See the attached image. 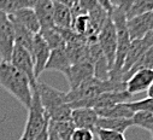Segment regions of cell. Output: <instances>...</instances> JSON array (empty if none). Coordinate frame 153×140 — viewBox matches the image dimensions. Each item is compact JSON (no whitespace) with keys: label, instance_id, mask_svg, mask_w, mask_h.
Instances as JSON below:
<instances>
[{"label":"cell","instance_id":"30bf717a","mask_svg":"<svg viewBox=\"0 0 153 140\" xmlns=\"http://www.w3.org/2000/svg\"><path fill=\"white\" fill-rule=\"evenodd\" d=\"M127 29L130 40H139L153 30V13L148 12L127 19Z\"/></svg>","mask_w":153,"mask_h":140},{"label":"cell","instance_id":"4316f807","mask_svg":"<svg viewBox=\"0 0 153 140\" xmlns=\"http://www.w3.org/2000/svg\"><path fill=\"white\" fill-rule=\"evenodd\" d=\"M126 105L133 112H137V111L153 112V99H149V98H145V99L135 100V101H127Z\"/></svg>","mask_w":153,"mask_h":140},{"label":"cell","instance_id":"2e32d148","mask_svg":"<svg viewBox=\"0 0 153 140\" xmlns=\"http://www.w3.org/2000/svg\"><path fill=\"white\" fill-rule=\"evenodd\" d=\"M13 21H16L17 23H19L21 25H23L24 28H27L29 31H31L33 34H39L40 33V23L37 19L34 10L31 7H25L22 10H18L17 12H15L13 15L10 16Z\"/></svg>","mask_w":153,"mask_h":140},{"label":"cell","instance_id":"8d00e7d4","mask_svg":"<svg viewBox=\"0 0 153 140\" xmlns=\"http://www.w3.org/2000/svg\"><path fill=\"white\" fill-rule=\"evenodd\" d=\"M152 13H153V11H152Z\"/></svg>","mask_w":153,"mask_h":140},{"label":"cell","instance_id":"484cf974","mask_svg":"<svg viewBox=\"0 0 153 140\" xmlns=\"http://www.w3.org/2000/svg\"><path fill=\"white\" fill-rule=\"evenodd\" d=\"M50 127L54 130V133L59 136L60 140H70L71 135L75 130V126L71 120L63 122H52L50 121Z\"/></svg>","mask_w":153,"mask_h":140},{"label":"cell","instance_id":"8992f818","mask_svg":"<svg viewBox=\"0 0 153 140\" xmlns=\"http://www.w3.org/2000/svg\"><path fill=\"white\" fill-rule=\"evenodd\" d=\"M15 47V34L12 22L9 15L0 11V58L10 62Z\"/></svg>","mask_w":153,"mask_h":140},{"label":"cell","instance_id":"ac0fdd59","mask_svg":"<svg viewBox=\"0 0 153 140\" xmlns=\"http://www.w3.org/2000/svg\"><path fill=\"white\" fill-rule=\"evenodd\" d=\"M11 22H12L13 34H15V45L21 46V47L25 48L27 51H29L31 53L35 34H33L31 31H29L27 28H24L23 25H21L19 23H17L16 21H13L12 18H11Z\"/></svg>","mask_w":153,"mask_h":140},{"label":"cell","instance_id":"e0dca14e","mask_svg":"<svg viewBox=\"0 0 153 140\" xmlns=\"http://www.w3.org/2000/svg\"><path fill=\"white\" fill-rule=\"evenodd\" d=\"M131 118H106V117H99L97 122L98 129H105V130H112L124 134V132L133 127ZM95 128V129H97Z\"/></svg>","mask_w":153,"mask_h":140},{"label":"cell","instance_id":"4fadbf2b","mask_svg":"<svg viewBox=\"0 0 153 140\" xmlns=\"http://www.w3.org/2000/svg\"><path fill=\"white\" fill-rule=\"evenodd\" d=\"M93 75H94L93 63L89 60H85L81 63L72 64L65 77L68 79V82L70 85V89H74L79 85H81L85 80L92 77Z\"/></svg>","mask_w":153,"mask_h":140},{"label":"cell","instance_id":"1f68e13d","mask_svg":"<svg viewBox=\"0 0 153 140\" xmlns=\"http://www.w3.org/2000/svg\"><path fill=\"white\" fill-rule=\"evenodd\" d=\"M53 3H59V4H63V5H65V6H68V7H72L74 5H75V3L77 1V0H52Z\"/></svg>","mask_w":153,"mask_h":140},{"label":"cell","instance_id":"83f0119b","mask_svg":"<svg viewBox=\"0 0 153 140\" xmlns=\"http://www.w3.org/2000/svg\"><path fill=\"white\" fill-rule=\"evenodd\" d=\"M94 134L98 136L99 140H127L124 134L112 130H105V129H95Z\"/></svg>","mask_w":153,"mask_h":140},{"label":"cell","instance_id":"7c38bea8","mask_svg":"<svg viewBox=\"0 0 153 140\" xmlns=\"http://www.w3.org/2000/svg\"><path fill=\"white\" fill-rule=\"evenodd\" d=\"M98 118L99 116L97 111L92 108H76L71 111V121L75 128L88 129L94 133Z\"/></svg>","mask_w":153,"mask_h":140},{"label":"cell","instance_id":"d4e9b609","mask_svg":"<svg viewBox=\"0 0 153 140\" xmlns=\"http://www.w3.org/2000/svg\"><path fill=\"white\" fill-rule=\"evenodd\" d=\"M133 124L136 127H140L151 134H153V112L149 111H137L134 112L131 117Z\"/></svg>","mask_w":153,"mask_h":140},{"label":"cell","instance_id":"d590c367","mask_svg":"<svg viewBox=\"0 0 153 140\" xmlns=\"http://www.w3.org/2000/svg\"><path fill=\"white\" fill-rule=\"evenodd\" d=\"M151 135H152V140H153V134H151Z\"/></svg>","mask_w":153,"mask_h":140},{"label":"cell","instance_id":"6da1fadb","mask_svg":"<svg viewBox=\"0 0 153 140\" xmlns=\"http://www.w3.org/2000/svg\"><path fill=\"white\" fill-rule=\"evenodd\" d=\"M0 87H3L21 105L29 110L33 99V91L29 79L10 62L0 60Z\"/></svg>","mask_w":153,"mask_h":140},{"label":"cell","instance_id":"ba28073f","mask_svg":"<svg viewBox=\"0 0 153 140\" xmlns=\"http://www.w3.org/2000/svg\"><path fill=\"white\" fill-rule=\"evenodd\" d=\"M10 63L29 79L31 88L36 87L37 80L35 79V75H34V60H33L31 53L29 51H27L25 48H23L21 46L15 45V47L12 50Z\"/></svg>","mask_w":153,"mask_h":140},{"label":"cell","instance_id":"4dcf8cb0","mask_svg":"<svg viewBox=\"0 0 153 140\" xmlns=\"http://www.w3.org/2000/svg\"><path fill=\"white\" fill-rule=\"evenodd\" d=\"M34 140H48V124L34 138Z\"/></svg>","mask_w":153,"mask_h":140},{"label":"cell","instance_id":"f1b7e54d","mask_svg":"<svg viewBox=\"0 0 153 140\" xmlns=\"http://www.w3.org/2000/svg\"><path fill=\"white\" fill-rule=\"evenodd\" d=\"M94 133L88 129H81V128H75L71 139L70 140H93Z\"/></svg>","mask_w":153,"mask_h":140},{"label":"cell","instance_id":"cb8c5ba5","mask_svg":"<svg viewBox=\"0 0 153 140\" xmlns=\"http://www.w3.org/2000/svg\"><path fill=\"white\" fill-rule=\"evenodd\" d=\"M153 11V0H133V4L127 12V19L145 15Z\"/></svg>","mask_w":153,"mask_h":140},{"label":"cell","instance_id":"44dd1931","mask_svg":"<svg viewBox=\"0 0 153 140\" xmlns=\"http://www.w3.org/2000/svg\"><path fill=\"white\" fill-rule=\"evenodd\" d=\"M42 39L46 41V44L48 45V47L51 50H54V48H59V47H63L65 46V42L63 40V36L60 31L58 30V28H51V29H44V30H40L39 33Z\"/></svg>","mask_w":153,"mask_h":140},{"label":"cell","instance_id":"52a82bcc","mask_svg":"<svg viewBox=\"0 0 153 140\" xmlns=\"http://www.w3.org/2000/svg\"><path fill=\"white\" fill-rule=\"evenodd\" d=\"M153 45V30L149 31L146 36H143L142 39L139 40H133L130 42L123 68H122V71H121V77L123 80L124 75L131 69V66L141 58V56Z\"/></svg>","mask_w":153,"mask_h":140},{"label":"cell","instance_id":"8fae6325","mask_svg":"<svg viewBox=\"0 0 153 140\" xmlns=\"http://www.w3.org/2000/svg\"><path fill=\"white\" fill-rule=\"evenodd\" d=\"M153 82V69H140L131 74L126 82V91L131 95L146 92Z\"/></svg>","mask_w":153,"mask_h":140},{"label":"cell","instance_id":"d6986e66","mask_svg":"<svg viewBox=\"0 0 153 140\" xmlns=\"http://www.w3.org/2000/svg\"><path fill=\"white\" fill-rule=\"evenodd\" d=\"M53 4H54V12H53L54 27L58 29H71L74 18L70 7L59 3H53Z\"/></svg>","mask_w":153,"mask_h":140},{"label":"cell","instance_id":"e575fe53","mask_svg":"<svg viewBox=\"0 0 153 140\" xmlns=\"http://www.w3.org/2000/svg\"><path fill=\"white\" fill-rule=\"evenodd\" d=\"M19 140H28V139H25L24 136H21V139H19Z\"/></svg>","mask_w":153,"mask_h":140},{"label":"cell","instance_id":"5bb4252c","mask_svg":"<svg viewBox=\"0 0 153 140\" xmlns=\"http://www.w3.org/2000/svg\"><path fill=\"white\" fill-rule=\"evenodd\" d=\"M39 19L40 30L54 28L53 22V12H54V4L52 0H33L31 7Z\"/></svg>","mask_w":153,"mask_h":140},{"label":"cell","instance_id":"9c48e42d","mask_svg":"<svg viewBox=\"0 0 153 140\" xmlns=\"http://www.w3.org/2000/svg\"><path fill=\"white\" fill-rule=\"evenodd\" d=\"M50 53H51V48L48 47L46 41L42 39V36L40 34H35L31 57L34 60V75L36 80H39L42 71H45V66L50 58Z\"/></svg>","mask_w":153,"mask_h":140},{"label":"cell","instance_id":"836d02e7","mask_svg":"<svg viewBox=\"0 0 153 140\" xmlns=\"http://www.w3.org/2000/svg\"><path fill=\"white\" fill-rule=\"evenodd\" d=\"M147 98H149V99H153V82L151 83V86L147 88Z\"/></svg>","mask_w":153,"mask_h":140},{"label":"cell","instance_id":"f546056e","mask_svg":"<svg viewBox=\"0 0 153 140\" xmlns=\"http://www.w3.org/2000/svg\"><path fill=\"white\" fill-rule=\"evenodd\" d=\"M110 4L112 6V9L121 10L127 15V12L129 11V9L133 4V0H110Z\"/></svg>","mask_w":153,"mask_h":140},{"label":"cell","instance_id":"ffe728a7","mask_svg":"<svg viewBox=\"0 0 153 140\" xmlns=\"http://www.w3.org/2000/svg\"><path fill=\"white\" fill-rule=\"evenodd\" d=\"M95 111L99 117H106V118H131L134 115V112L127 106L126 103L117 104L105 109H99Z\"/></svg>","mask_w":153,"mask_h":140},{"label":"cell","instance_id":"603a6c76","mask_svg":"<svg viewBox=\"0 0 153 140\" xmlns=\"http://www.w3.org/2000/svg\"><path fill=\"white\" fill-rule=\"evenodd\" d=\"M25 7H33V0H0V11L9 16Z\"/></svg>","mask_w":153,"mask_h":140},{"label":"cell","instance_id":"d6a6232c","mask_svg":"<svg viewBox=\"0 0 153 140\" xmlns=\"http://www.w3.org/2000/svg\"><path fill=\"white\" fill-rule=\"evenodd\" d=\"M48 140H60L59 136L54 133V130L50 127V122H48Z\"/></svg>","mask_w":153,"mask_h":140},{"label":"cell","instance_id":"9a60e30c","mask_svg":"<svg viewBox=\"0 0 153 140\" xmlns=\"http://www.w3.org/2000/svg\"><path fill=\"white\" fill-rule=\"evenodd\" d=\"M71 65L72 64L66 53V48H65V46H63L59 48L51 50L50 58L47 60L45 70H56V71H59L66 76Z\"/></svg>","mask_w":153,"mask_h":140},{"label":"cell","instance_id":"5b68a950","mask_svg":"<svg viewBox=\"0 0 153 140\" xmlns=\"http://www.w3.org/2000/svg\"><path fill=\"white\" fill-rule=\"evenodd\" d=\"M36 89L39 93V98L41 101V105L46 112V115L51 114L56 109L60 108L62 105L68 104L66 101V92H62L45 82H41L37 80L36 82Z\"/></svg>","mask_w":153,"mask_h":140},{"label":"cell","instance_id":"7a4b0ae2","mask_svg":"<svg viewBox=\"0 0 153 140\" xmlns=\"http://www.w3.org/2000/svg\"><path fill=\"white\" fill-rule=\"evenodd\" d=\"M117 91H126V82L113 80V79L102 81L92 76L85 80L76 88L66 92V101L68 104L85 101V100L93 99L106 92H117Z\"/></svg>","mask_w":153,"mask_h":140},{"label":"cell","instance_id":"3957f363","mask_svg":"<svg viewBox=\"0 0 153 140\" xmlns=\"http://www.w3.org/2000/svg\"><path fill=\"white\" fill-rule=\"evenodd\" d=\"M33 91V99H31V105L28 110V118L25 122L24 132L22 136H24L28 140H34V138L39 134L50 122L48 116L46 115L40 98L39 93H37L36 87L31 88Z\"/></svg>","mask_w":153,"mask_h":140},{"label":"cell","instance_id":"277c9868","mask_svg":"<svg viewBox=\"0 0 153 140\" xmlns=\"http://www.w3.org/2000/svg\"><path fill=\"white\" fill-rule=\"evenodd\" d=\"M97 42L101 50L102 56L107 60L110 69L112 70L114 64V58H116V51H117V33L110 15L98 34Z\"/></svg>","mask_w":153,"mask_h":140},{"label":"cell","instance_id":"7402d4cb","mask_svg":"<svg viewBox=\"0 0 153 140\" xmlns=\"http://www.w3.org/2000/svg\"><path fill=\"white\" fill-rule=\"evenodd\" d=\"M140 69H153V45L141 56V58L131 66V69L124 75L123 81L127 82V80L131 76V74L135 73L136 70H140Z\"/></svg>","mask_w":153,"mask_h":140}]
</instances>
